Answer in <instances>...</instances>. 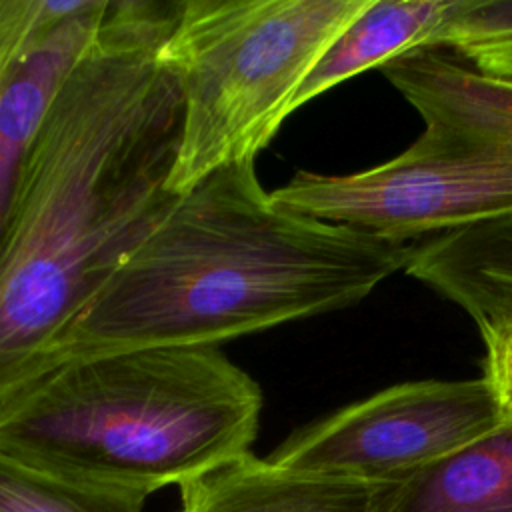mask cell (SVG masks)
<instances>
[{
  "mask_svg": "<svg viewBox=\"0 0 512 512\" xmlns=\"http://www.w3.org/2000/svg\"><path fill=\"white\" fill-rule=\"evenodd\" d=\"M370 0H186L160 48L182 96L168 178L184 194L218 168L254 162L304 78Z\"/></svg>",
  "mask_w": 512,
  "mask_h": 512,
  "instance_id": "5b68a950",
  "label": "cell"
},
{
  "mask_svg": "<svg viewBox=\"0 0 512 512\" xmlns=\"http://www.w3.org/2000/svg\"><path fill=\"white\" fill-rule=\"evenodd\" d=\"M144 496L70 482L0 456V512H142Z\"/></svg>",
  "mask_w": 512,
  "mask_h": 512,
  "instance_id": "7c38bea8",
  "label": "cell"
},
{
  "mask_svg": "<svg viewBox=\"0 0 512 512\" xmlns=\"http://www.w3.org/2000/svg\"><path fill=\"white\" fill-rule=\"evenodd\" d=\"M422 120L398 156L352 174L296 172L278 206L412 242L512 216V80L442 48L380 68Z\"/></svg>",
  "mask_w": 512,
  "mask_h": 512,
  "instance_id": "277c9868",
  "label": "cell"
},
{
  "mask_svg": "<svg viewBox=\"0 0 512 512\" xmlns=\"http://www.w3.org/2000/svg\"><path fill=\"white\" fill-rule=\"evenodd\" d=\"M374 512H512V422L376 484Z\"/></svg>",
  "mask_w": 512,
  "mask_h": 512,
  "instance_id": "9c48e42d",
  "label": "cell"
},
{
  "mask_svg": "<svg viewBox=\"0 0 512 512\" xmlns=\"http://www.w3.org/2000/svg\"><path fill=\"white\" fill-rule=\"evenodd\" d=\"M506 44H512V0H462L436 34L432 48H450L468 58Z\"/></svg>",
  "mask_w": 512,
  "mask_h": 512,
  "instance_id": "4fadbf2b",
  "label": "cell"
},
{
  "mask_svg": "<svg viewBox=\"0 0 512 512\" xmlns=\"http://www.w3.org/2000/svg\"><path fill=\"white\" fill-rule=\"evenodd\" d=\"M484 378L384 388L294 432L266 460L298 472L392 482L502 424Z\"/></svg>",
  "mask_w": 512,
  "mask_h": 512,
  "instance_id": "8992f818",
  "label": "cell"
},
{
  "mask_svg": "<svg viewBox=\"0 0 512 512\" xmlns=\"http://www.w3.org/2000/svg\"><path fill=\"white\" fill-rule=\"evenodd\" d=\"M178 2H112L34 138L0 242V400L178 200L182 96L160 48Z\"/></svg>",
  "mask_w": 512,
  "mask_h": 512,
  "instance_id": "6da1fadb",
  "label": "cell"
},
{
  "mask_svg": "<svg viewBox=\"0 0 512 512\" xmlns=\"http://www.w3.org/2000/svg\"><path fill=\"white\" fill-rule=\"evenodd\" d=\"M462 0H370L328 44L294 96L292 112L336 84L416 50L432 48Z\"/></svg>",
  "mask_w": 512,
  "mask_h": 512,
  "instance_id": "30bf717a",
  "label": "cell"
},
{
  "mask_svg": "<svg viewBox=\"0 0 512 512\" xmlns=\"http://www.w3.org/2000/svg\"><path fill=\"white\" fill-rule=\"evenodd\" d=\"M110 0H0V242L34 138Z\"/></svg>",
  "mask_w": 512,
  "mask_h": 512,
  "instance_id": "52a82bcc",
  "label": "cell"
},
{
  "mask_svg": "<svg viewBox=\"0 0 512 512\" xmlns=\"http://www.w3.org/2000/svg\"><path fill=\"white\" fill-rule=\"evenodd\" d=\"M412 252V242L286 210L254 162L230 164L178 196L50 344L40 374L136 348L218 346L348 308L406 270Z\"/></svg>",
  "mask_w": 512,
  "mask_h": 512,
  "instance_id": "7a4b0ae2",
  "label": "cell"
},
{
  "mask_svg": "<svg viewBox=\"0 0 512 512\" xmlns=\"http://www.w3.org/2000/svg\"><path fill=\"white\" fill-rule=\"evenodd\" d=\"M470 64L490 76L512 80V44L480 50L472 56H468Z\"/></svg>",
  "mask_w": 512,
  "mask_h": 512,
  "instance_id": "9a60e30c",
  "label": "cell"
},
{
  "mask_svg": "<svg viewBox=\"0 0 512 512\" xmlns=\"http://www.w3.org/2000/svg\"><path fill=\"white\" fill-rule=\"evenodd\" d=\"M264 396L218 346H154L64 362L0 400V456L148 496L250 452Z\"/></svg>",
  "mask_w": 512,
  "mask_h": 512,
  "instance_id": "3957f363",
  "label": "cell"
},
{
  "mask_svg": "<svg viewBox=\"0 0 512 512\" xmlns=\"http://www.w3.org/2000/svg\"><path fill=\"white\" fill-rule=\"evenodd\" d=\"M376 484L280 468L252 452L180 486L178 512H374Z\"/></svg>",
  "mask_w": 512,
  "mask_h": 512,
  "instance_id": "ba28073f",
  "label": "cell"
},
{
  "mask_svg": "<svg viewBox=\"0 0 512 512\" xmlns=\"http://www.w3.org/2000/svg\"><path fill=\"white\" fill-rule=\"evenodd\" d=\"M406 274L466 310L474 322L512 304V216L416 242Z\"/></svg>",
  "mask_w": 512,
  "mask_h": 512,
  "instance_id": "8fae6325",
  "label": "cell"
},
{
  "mask_svg": "<svg viewBox=\"0 0 512 512\" xmlns=\"http://www.w3.org/2000/svg\"><path fill=\"white\" fill-rule=\"evenodd\" d=\"M484 340V380L488 382L502 420L512 422V304L476 322Z\"/></svg>",
  "mask_w": 512,
  "mask_h": 512,
  "instance_id": "5bb4252c",
  "label": "cell"
}]
</instances>
